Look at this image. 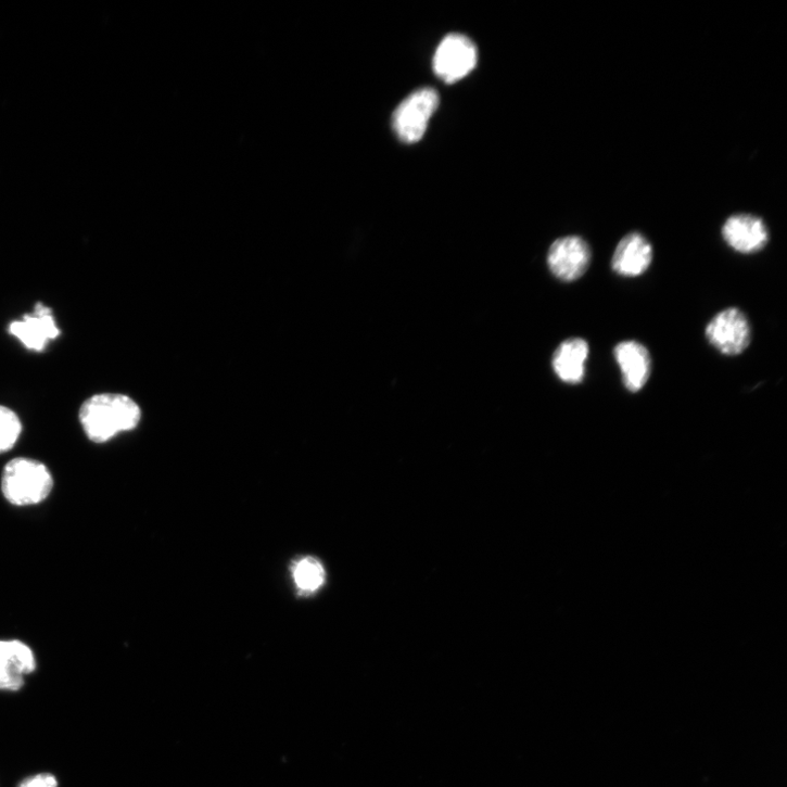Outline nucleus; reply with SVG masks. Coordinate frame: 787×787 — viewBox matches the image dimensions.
Masks as SVG:
<instances>
[{"mask_svg":"<svg viewBox=\"0 0 787 787\" xmlns=\"http://www.w3.org/2000/svg\"><path fill=\"white\" fill-rule=\"evenodd\" d=\"M142 417L140 406L131 397L102 393L88 398L80 407L79 420L86 436L104 444L120 433L135 430Z\"/></svg>","mask_w":787,"mask_h":787,"instance_id":"nucleus-1","label":"nucleus"},{"mask_svg":"<svg viewBox=\"0 0 787 787\" xmlns=\"http://www.w3.org/2000/svg\"><path fill=\"white\" fill-rule=\"evenodd\" d=\"M51 469L42 461L30 457L10 460L0 478V491L4 499L17 508L42 505L54 491Z\"/></svg>","mask_w":787,"mask_h":787,"instance_id":"nucleus-2","label":"nucleus"},{"mask_svg":"<svg viewBox=\"0 0 787 787\" xmlns=\"http://www.w3.org/2000/svg\"><path fill=\"white\" fill-rule=\"evenodd\" d=\"M437 106L439 94L432 88H422L408 96L393 115L397 137L407 143L419 141Z\"/></svg>","mask_w":787,"mask_h":787,"instance_id":"nucleus-3","label":"nucleus"},{"mask_svg":"<svg viewBox=\"0 0 787 787\" xmlns=\"http://www.w3.org/2000/svg\"><path fill=\"white\" fill-rule=\"evenodd\" d=\"M706 335L709 343L726 356L742 354L751 342V329L746 315L735 307L716 314L708 325Z\"/></svg>","mask_w":787,"mask_h":787,"instance_id":"nucleus-4","label":"nucleus"},{"mask_svg":"<svg viewBox=\"0 0 787 787\" xmlns=\"http://www.w3.org/2000/svg\"><path fill=\"white\" fill-rule=\"evenodd\" d=\"M478 64V50L467 37L449 35L437 47L433 58V71L446 84L466 77Z\"/></svg>","mask_w":787,"mask_h":787,"instance_id":"nucleus-5","label":"nucleus"},{"mask_svg":"<svg viewBox=\"0 0 787 787\" xmlns=\"http://www.w3.org/2000/svg\"><path fill=\"white\" fill-rule=\"evenodd\" d=\"M588 244L580 237H566L550 246L547 263L555 277L562 281L580 279L591 263Z\"/></svg>","mask_w":787,"mask_h":787,"instance_id":"nucleus-6","label":"nucleus"},{"mask_svg":"<svg viewBox=\"0 0 787 787\" xmlns=\"http://www.w3.org/2000/svg\"><path fill=\"white\" fill-rule=\"evenodd\" d=\"M10 334L27 350L40 353L61 335V331L52 309L43 303H37L34 313L24 315L22 321L10 326Z\"/></svg>","mask_w":787,"mask_h":787,"instance_id":"nucleus-7","label":"nucleus"},{"mask_svg":"<svg viewBox=\"0 0 787 787\" xmlns=\"http://www.w3.org/2000/svg\"><path fill=\"white\" fill-rule=\"evenodd\" d=\"M37 670L36 655L21 640H0V690L20 691Z\"/></svg>","mask_w":787,"mask_h":787,"instance_id":"nucleus-8","label":"nucleus"},{"mask_svg":"<svg viewBox=\"0 0 787 787\" xmlns=\"http://www.w3.org/2000/svg\"><path fill=\"white\" fill-rule=\"evenodd\" d=\"M613 355L629 392L638 393L648 383L651 357L648 350L637 342H623L615 346Z\"/></svg>","mask_w":787,"mask_h":787,"instance_id":"nucleus-9","label":"nucleus"},{"mask_svg":"<svg viewBox=\"0 0 787 787\" xmlns=\"http://www.w3.org/2000/svg\"><path fill=\"white\" fill-rule=\"evenodd\" d=\"M653 259L650 242L640 233L625 236L615 247L611 266L623 277H638L645 274Z\"/></svg>","mask_w":787,"mask_h":787,"instance_id":"nucleus-10","label":"nucleus"},{"mask_svg":"<svg viewBox=\"0 0 787 787\" xmlns=\"http://www.w3.org/2000/svg\"><path fill=\"white\" fill-rule=\"evenodd\" d=\"M722 234L727 244L742 254L761 251L769 241L763 221L752 215H735L723 226Z\"/></svg>","mask_w":787,"mask_h":787,"instance_id":"nucleus-11","label":"nucleus"},{"mask_svg":"<svg viewBox=\"0 0 787 787\" xmlns=\"http://www.w3.org/2000/svg\"><path fill=\"white\" fill-rule=\"evenodd\" d=\"M589 348L581 339L563 342L556 351L553 367L557 377L568 384H580L585 377V363Z\"/></svg>","mask_w":787,"mask_h":787,"instance_id":"nucleus-12","label":"nucleus"},{"mask_svg":"<svg viewBox=\"0 0 787 787\" xmlns=\"http://www.w3.org/2000/svg\"><path fill=\"white\" fill-rule=\"evenodd\" d=\"M292 576L300 592L312 594L323 586L327 573L318 559L305 557L293 564Z\"/></svg>","mask_w":787,"mask_h":787,"instance_id":"nucleus-13","label":"nucleus"},{"mask_svg":"<svg viewBox=\"0 0 787 787\" xmlns=\"http://www.w3.org/2000/svg\"><path fill=\"white\" fill-rule=\"evenodd\" d=\"M22 433L23 422L20 416L11 408L0 406V455L12 450Z\"/></svg>","mask_w":787,"mask_h":787,"instance_id":"nucleus-14","label":"nucleus"},{"mask_svg":"<svg viewBox=\"0 0 787 787\" xmlns=\"http://www.w3.org/2000/svg\"><path fill=\"white\" fill-rule=\"evenodd\" d=\"M59 783L56 777L50 773H41L31 777L26 778L22 782L20 787H58Z\"/></svg>","mask_w":787,"mask_h":787,"instance_id":"nucleus-15","label":"nucleus"}]
</instances>
